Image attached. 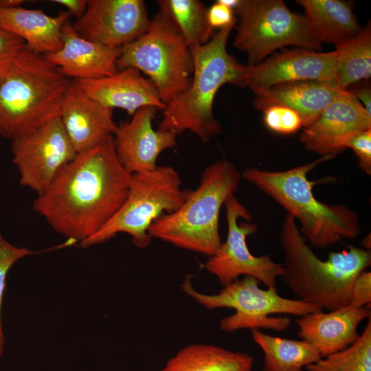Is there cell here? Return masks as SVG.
<instances>
[{
  "label": "cell",
  "mask_w": 371,
  "mask_h": 371,
  "mask_svg": "<svg viewBox=\"0 0 371 371\" xmlns=\"http://www.w3.org/2000/svg\"><path fill=\"white\" fill-rule=\"evenodd\" d=\"M0 143H1V135H0Z\"/></svg>",
  "instance_id": "obj_39"
},
{
  "label": "cell",
  "mask_w": 371,
  "mask_h": 371,
  "mask_svg": "<svg viewBox=\"0 0 371 371\" xmlns=\"http://www.w3.org/2000/svg\"><path fill=\"white\" fill-rule=\"evenodd\" d=\"M226 209L227 236L216 253L204 264L205 269L214 275L223 286L240 276L254 277L267 288L277 289V278L285 273L283 263L274 262L271 256H256L250 252L246 239L258 227L249 223L252 216L234 195L224 203Z\"/></svg>",
  "instance_id": "obj_11"
},
{
  "label": "cell",
  "mask_w": 371,
  "mask_h": 371,
  "mask_svg": "<svg viewBox=\"0 0 371 371\" xmlns=\"http://www.w3.org/2000/svg\"><path fill=\"white\" fill-rule=\"evenodd\" d=\"M71 17L67 11L52 16L41 9L0 7V27L43 55L56 52L62 47L61 30Z\"/></svg>",
  "instance_id": "obj_22"
},
{
  "label": "cell",
  "mask_w": 371,
  "mask_h": 371,
  "mask_svg": "<svg viewBox=\"0 0 371 371\" xmlns=\"http://www.w3.org/2000/svg\"><path fill=\"white\" fill-rule=\"evenodd\" d=\"M150 22L143 0H87L84 14L72 26L87 40L122 48L143 35Z\"/></svg>",
  "instance_id": "obj_13"
},
{
  "label": "cell",
  "mask_w": 371,
  "mask_h": 371,
  "mask_svg": "<svg viewBox=\"0 0 371 371\" xmlns=\"http://www.w3.org/2000/svg\"><path fill=\"white\" fill-rule=\"evenodd\" d=\"M24 2L23 0H0V7L20 6Z\"/></svg>",
  "instance_id": "obj_37"
},
{
  "label": "cell",
  "mask_w": 371,
  "mask_h": 371,
  "mask_svg": "<svg viewBox=\"0 0 371 371\" xmlns=\"http://www.w3.org/2000/svg\"><path fill=\"white\" fill-rule=\"evenodd\" d=\"M371 273L363 271L354 280L352 286L349 306L361 308L370 306Z\"/></svg>",
  "instance_id": "obj_33"
},
{
  "label": "cell",
  "mask_w": 371,
  "mask_h": 371,
  "mask_svg": "<svg viewBox=\"0 0 371 371\" xmlns=\"http://www.w3.org/2000/svg\"><path fill=\"white\" fill-rule=\"evenodd\" d=\"M71 80L26 45L0 83V135L12 140L60 115Z\"/></svg>",
  "instance_id": "obj_5"
},
{
  "label": "cell",
  "mask_w": 371,
  "mask_h": 371,
  "mask_svg": "<svg viewBox=\"0 0 371 371\" xmlns=\"http://www.w3.org/2000/svg\"><path fill=\"white\" fill-rule=\"evenodd\" d=\"M371 318V317H370ZM359 338L347 348L307 366V371H371V319Z\"/></svg>",
  "instance_id": "obj_28"
},
{
  "label": "cell",
  "mask_w": 371,
  "mask_h": 371,
  "mask_svg": "<svg viewBox=\"0 0 371 371\" xmlns=\"http://www.w3.org/2000/svg\"><path fill=\"white\" fill-rule=\"evenodd\" d=\"M129 67L148 76L166 105L189 89L194 69L191 49L162 10L150 19L143 35L121 48L117 70Z\"/></svg>",
  "instance_id": "obj_8"
},
{
  "label": "cell",
  "mask_w": 371,
  "mask_h": 371,
  "mask_svg": "<svg viewBox=\"0 0 371 371\" xmlns=\"http://www.w3.org/2000/svg\"><path fill=\"white\" fill-rule=\"evenodd\" d=\"M250 355L223 347L194 344L183 347L159 371H252Z\"/></svg>",
  "instance_id": "obj_24"
},
{
  "label": "cell",
  "mask_w": 371,
  "mask_h": 371,
  "mask_svg": "<svg viewBox=\"0 0 371 371\" xmlns=\"http://www.w3.org/2000/svg\"><path fill=\"white\" fill-rule=\"evenodd\" d=\"M12 162L19 182L37 194L78 154L60 119L56 117L35 130L12 140Z\"/></svg>",
  "instance_id": "obj_12"
},
{
  "label": "cell",
  "mask_w": 371,
  "mask_h": 371,
  "mask_svg": "<svg viewBox=\"0 0 371 371\" xmlns=\"http://www.w3.org/2000/svg\"><path fill=\"white\" fill-rule=\"evenodd\" d=\"M337 87L347 90L371 76V25L369 22L357 35L335 46Z\"/></svg>",
  "instance_id": "obj_26"
},
{
  "label": "cell",
  "mask_w": 371,
  "mask_h": 371,
  "mask_svg": "<svg viewBox=\"0 0 371 371\" xmlns=\"http://www.w3.org/2000/svg\"><path fill=\"white\" fill-rule=\"evenodd\" d=\"M335 51L321 52L298 48L273 53L258 65L245 66V85L254 93L282 83L317 80L338 89Z\"/></svg>",
  "instance_id": "obj_14"
},
{
  "label": "cell",
  "mask_w": 371,
  "mask_h": 371,
  "mask_svg": "<svg viewBox=\"0 0 371 371\" xmlns=\"http://www.w3.org/2000/svg\"><path fill=\"white\" fill-rule=\"evenodd\" d=\"M260 281L249 276L236 279L216 294H205L196 291L192 284V276L188 275L181 284L182 290L207 309L229 308L235 310L231 315L223 317L219 328L226 333L240 329H270L280 333L291 324L288 317H271V314H290L302 317L323 311L316 305L300 300L280 295L277 289H263Z\"/></svg>",
  "instance_id": "obj_7"
},
{
  "label": "cell",
  "mask_w": 371,
  "mask_h": 371,
  "mask_svg": "<svg viewBox=\"0 0 371 371\" xmlns=\"http://www.w3.org/2000/svg\"><path fill=\"white\" fill-rule=\"evenodd\" d=\"M234 47L247 56V66L265 60L287 46L317 52L322 44L303 14L292 12L282 0H239Z\"/></svg>",
  "instance_id": "obj_10"
},
{
  "label": "cell",
  "mask_w": 371,
  "mask_h": 371,
  "mask_svg": "<svg viewBox=\"0 0 371 371\" xmlns=\"http://www.w3.org/2000/svg\"><path fill=\"white\" fill-rule=\"evenodd\" d=\"M159 9L170 18L190 49L209 42L214 30L207 20V8L199 0H159Z\"/></svg>",
  "instance_id": "obj_27"
},
{
  "label": "cell",
  "mask_w": 371,
  "mask_h": 371,
  "mask_svg": "<svg viewBox=\"0 0 371 371\" xmlns=\"http://www.w3.org/2000/svg\"><path fill=\"white\" fill-rule=\"evenodd\" d=\"M370 241H371L370 235L369 234L367 236H366L365 238L362 241V245L364 247V249H366V250L370 249V245H371Z\"/></svg>",
  "instance_id": "obj_38"
},
{
  "label": "cell",
  "mask_w": 371,
  "mask_h": 371,
  "mask_svg": "<svg viewBox=\"0 0 371 371\" xmlns=\"http://www.w3.org/2000/svg\"><path fill=\"white\" fill-rule=\"evenodd\" d=\"M334 157L322 156L284 171L248 168L241 176L297 221L300 233L311 246L327 248L343 239L356 238L361 232L358 213L345 205H329L317 200L313 192L315 182L308 179V174L319 164Z\"/></svg>",
  "instance_id": "obj_3"
},
{
  "label": "cell",
  "mask_w": 371,
  "mask_h": 371,
  "mask_svg": "<svg viewBox=\"0 0 371 371\" xmlns=\"http://www.w3.org/2000/svg\"><path fill=\"white\" fill-rule=\"evenodd\" d=\"M25 45L23 39L0 27V83L7 76L14 58Z\"/></svg>",
  "instance_id": "obj_31"
},
{
  "label": "cell",
  "mask_w": 371,
  "mask_h": 371,
  "mask_svg": "<svg viewBox=\"0 0 371 371\" xmlns=\"http://www.w3.org/2000/svg\"><path fill=\"white\" fill-rule=\"evenodd\" d=\"M179 173L172 166H157L153 171L132 175L127 196L114 216L95 234L80 245L101 244L119 233L130 235L135 246L147 247L148 229L164 214L179 209L186 198Z\"/></svg>",
  "instance_id": "obj_9"
},
{
  "label": "cell",
  "mask_w": 371,
  "mask_h": 371,
  "mask_svg": "<svg viewBox=\"0 0 371 371\" xmlns=\"http://www.w3.org/2000/svg\"><path fill=\"white\" fill-rule=\"evenodd\" d=\"M54 3L67 8V11L76 19L81 17L87 6V0H52Z\"/></svg>",
  "instance_id": "obj_36"
},
{
  "label": "cell",
  "mask_w": 371,
  "mask_h": 371,
  "mask_svg": "<svg viewBox=\"0 0 371 371\" xmlns=\"http://www.w3.org/2000/svg\"><path fill=\"white\" fill-rule=\"evenodd\" d=\"M342 91L317 80L289 82L254 93L253 105L261 111L273 105L288 107L300 115L304 128L314 122Z\"/></svg>",
  "instance_id": "obj_21"
},
{
  "label": "cell",
  "mask_w": 371,
  "mask_h": 371,
  "mask_svg": "<svg viewBox=\"0 0 371 371\" xmlns=\"http://www.w3.org/2000/svg\"><path fill=\"white\" fill-rule=\"evenodd\" d=\"M207 20L214 30L236 23L234 10L218 0L207 8Z\"/></svg>",
  "instance_id": "obj_34"
},
{
  "label": "cell",
  "mask_w": 371,
  "mask_h": 371,
  "mask_svg": "<svg viewBox=\"0 0 371 371\" xmlns=\"http://www.w3.org/2000/svg\"><path fill=\"white\" fill-rule=\"evenodd\" d=\"M74 80L101 104L113 110H125L131 115L144 106H155L162 111L166 106L153 82L133 67L119 69L107 76Z\"/></svg>",
  "instance_id": "obj_18"
},
{
  "label": "cell",
  "mask_w": 371,
  "mask_h": 371,
  "mask_svg": "<svg viewBox=\"0 0 371 371\" xmlns=\"http://www.w3.org/2000/svg\"><path fill=\"white\" fill-rule=\"evenodd\" d=\"M34 254V251L25 247L12 244L0 232V357L3 355L5 345L1 313L6 278L9 271L17 261Z\"/></svg>",
  "instance_id": "obj_29"
},
{
  "label": "cell",
  "mask_w": 371,
  "mask_h": 371,
  "mask_svg": "<svg viewBox=\"0 0 371 371\" xmlns=\"http://www.w3.org/2000/svg\"><path fill=\"white\" fill-rule=\"evenodd\" d=\"M285 273L282 276L297 300L330 311L349 304L354 280L370 266V250L348 245L320 259L286 214L280 232Z\"/></svg>",
  "instance_id": "obj_2"
},
{
  "label": "cell",
  "mask_w": 371,
  "mask_h": 371,
  "mask_svg": "<svg viewBox=\"0 0 371 371\" xmlns=\"http://www.w3.org/2000/svg\"><path fill=\"white\" fill-rule=\"evenodd\" d=\"M241 174L229 161H216L203 170L199 186L186 190L181 207L156 219L148 229L152 238L207 257L222 242L219 233L221 209L238 189Z\"/></svg>",
  "instance_id": "obj_6"
},
{
  "label": "cell",
  "mask_w": 371,
  "mask_h": 371,
  "mask_svg": "<svg viewBox=\"0 0 371 371\" xmlns=\"http://www.w3.org/2000/svg\"><path fill=\"white\" fill-rule=\"evenodd\" d=\"M370 317V306L354 308L348 305L326 313H311L296 320L297 335L323 358L353 344L360 337L359 325Z\"/></svg>",
  "instance_id": "obj_20"
},
{
  "label": "cell",
  "mask_w": 371,
  "mask_h": 371,
  "mask_svg": "<svg viewBox=\"0 0 371 371\" xmlns=\"http://www.w3.org/2000/svg\"><path fill=\"white\" fill-rule=\"evenodd\" d=\"M157 111L155 106L142 107L130 120L117 124L113 134L116 154L131 175L153 171L159 155L177 146V135L174 132L153 128Z\"/></svg>",
  "instance_id": "obj_16"
},
{
  "label": "cell",
  "mask_w": 371,
  "mask_h": 371,
  "mask_svg": "<svg viewBox=\"0 0 371 371\" xmlns=\"http://www.w3.org/2000/svg\"><path fill=\"white\" fill-rule=\"evenodd\" d=\"M358 159L359 168L367 175H371V128L352 135L346 144Z\"/></svg>",
  "instance_id": "obj_32"
},
{
  "label": "cell",
  "mask_w": 371,
  "mask_h": 371,
  "mask_svg": "<svg viewBox=\"0 0 371 371\" xmlns=\"http://www.w3.org/2000/svg\"><path fill=\"white\" fill-rule=\"evenodd\" d=\"M262 111L265 124L275 133L289 135L296 133L302 127L300 115L288 107L273 105Z\"/></svg>",
  "instance_id": "obj_30"
},
{
  "label": "cell",
  "mask_w": 371,
  "mask_h": 371,
  "mask_svg": "<svg viewBox=\"0 0 371 371\" xmlns=\"http://www.w3.org/2000/svg\"><path fill=\"white\" fill-rule=\"evenodd\" d=\"M347 90L356 96L368 113L371 115V86L370 80L359 82L350 86Z\"/></svg>",
  "instance_id": "obj_35"
},
{
  "label": "cell",
  "mask_w": 371,
  "mask_h": 371,
  "mask_svg": "<svg viewBox=\"0 0 371 371\" xmlns=\"http://www.w3.org/2000/svg\"><path fill=\"white\" fill-rule=\"evenodd\" d=\"M315 38L322 44L338 45L362 30L354 12L355 3L343 0H297Z\"/></svg>",
  "instance_id": "obj_23"
},
{
  "label": "cell",
  "mask_w": 371,
  "mask_h": 371,
  "mask_svg": "<svg viewBox=\"0 0 371 371\" xmlns=\"http://www.w3.org/2000/svg\"><path fill=\"white\" fill-rule=\"evenodd\" d=\"M131 177L118 159L112 135L62 168L37 194L33 208L55 232L80 244L117 212Z\"/></svg>",
  "instance_id": "obj_1"
},
{
  "label": "cell",
  "mask_w": 371,
  "mask_h": 371,
  "mask_svg": "<svg viewBox=\"0 0 371 371\" xmlns=\"http://www.w3.org/2000/svg\"><path fill=\"white\" fill-rule=\"evenodd\" d=\"M62 47L45 58L72 80L93 79L117 71V60L121 48L90 41L78 34L67 21L61 30Z\"/></svg>",
  "instance_id": "obj_19"
},
{
  "label": "cell",
  "mask_w": 371,
  "mask_h": 371,
  "mask_svg": "<svg viewBox=\"0 0 371 371\" xmlns=\"http://www.w3.org/2000/svg\"><path fill=\"white\" fill-rule=\"evenodd\" d=\"M370 128L371 115L353 93L344 90L314 122L303 128L300 141L308 151L336 157L346 149L352 135Z\"/></svg>",
  "instance_id": "obj_15"
},
{
  "label": "cell",
  "mask_w": 371,
  "mask_h": 371,
  "mask_svg": "<svg viewBox=\"0 0 371 371\" xmlns=\"http://www.w3.org/2000/svg\"><path fill=\"white\" fill-rule=\"evenodd\" d=\"M236 23L219 29L208 43L191 49L194 69L190 86L166 105L158 128L177 135L189 131L203 142L222 133L213 111L216 93L226 84L245 87V66L227 49Z\"/></svg>",
  "instance_id": "obj_4"
},
{
  "label": "cell",
  "mask_w": 371,
  "mask_h": 371,
  "mask_svg": "<svg viewBox=\"0 0 371 371\" xmlns=\"http://www.w3.org/2000/svg\"><path fill=\"white\" fill-rule=\"evenodd\" d=\"M59 117L77 153L102 143L113 135L117 126L113 109L87 95L74 80L64 98Z\"/></svg>",
  "instance_id": "obj_17"
},
{
  "label": "cell",
  "mask_w": 371,
  "mask_h": 371,
  "mask_svg": "<svg viewBox=\"0 0 371 371\" xmlns=\"http://www.w3.org/2000/svg\"><path fill=\"white\" fill-rule=\"evenodd\" d=\"M251 332L264 355L263 371H302L322 359L316 349L306 341L274 337L259 329Z\"/></svg>",
  "instance_id": "obj_25"
}]
</instances>
